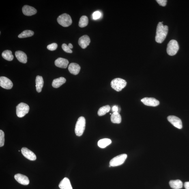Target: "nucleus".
<instances>
[{
  "instance_id": "nucleus-1",
  "label": "nucleus",
  "mask_w": 189,
  "mask_h": 189,
  "mask_svg": "<svg viewBox=\"0 0 189 189\" xmlns=\"http://www.w3.org/2000/svg\"><path fill=\"white\" fill-rule=\"evenodd\" d=\"M163 22H159L156 29V34L155 40L158 43H162L165 40L168 32V27L164 25Z\"/></svg>"
},
{
  "instance_id": "nucleus-2",
  "label": "nucleus",
  "mask_w": 189,
  "mask_h": 189,
  "mask_svg": "<svg viewBox=\"0 0 189 189\" xmlns=\"http://www.w3.org/2000/svg\"><path fill=\"white\" fill-rule=\"evenodd\" d=\"M86 123V119L83 117L81 116L78 119L75 129L77 136H81L83 134L85 129Z\"/></svg>"
},
{
  "instance_id": "nucleus-3",
  "label": "nucleus",
  "mask_w": 189,
  "mask_h": 189,
  "mask_svg": "<svg viewBox=\"0 0 189 189\" xmlns=\"http://www.w3.org/2000/svg\"><path fill=\"white\" fill-rule=\"evenodd\" d=\"M126 82L125 80L121 78H116L112 80L111 82V87L117 91H120L126 87Z\"/></svg>"
},
{
  "instance_id": "nucleus-4",
  "label": "nucleus",
  "mask_w": 189,
  "mask_h": 189,
  "mask_svg": "<svg viewBox=\"0 0 189 189\" xmlns=\"http://www.w3.org/2000/svg\"><path fill=\"white\" fill-rule=\"evenodd\" d=\"M57 21L60 25L64 27H68L72 23L70 16L66 14H63L59 16L57 18Z\"/></svg>"
},
{
  "instance_id": "nucleus-5",
  "label": "nucleus",
  "mask_w": 189,
  "mask_h": 189,
  "mask_svg": "<svg viewBox=\"0 0 189 189\" xmlns=\"http://www.w3.org/2000/svg\"><path fill=\"white\" fill-rule=\"evenodd\" d=\"M179 50L178 42L176 40H172L167 45V52L168 55L173 56L175 55Z\"/></svg>"
},
{
  "instance_id": "nucleus-6",
  "label": "nucleus",
  "mask_w": 189,
  "mask_h": 189,
  "mask_svg": "<svg viewBox=\"0 0 189 189\" xmlns=\"http://www.w3.org/2000/svg\"><path fill=\"white\" fill-rule=\"evenodd\" d=\"M29 106L24 103H20L16 107V114L19 117L22 118L29 113Z\"/></svg>"
},
{
  "instance_id": "nucleus-7",
  "label": "nucleus",
  "mask_w": 189,
  "mask_h": 189,
  "mask_svg": "<svg viewBox=\"0 0 189 189\" xmlns=\"http://www.w3.org/2000/svg\"><path fill=\"white\" fill-rule=\"evenodd\" d=\"M127 157V155L123 154L114 157L110 161V165L112 167L119 166L124 163Z\"/></svg>"
},
{
  "instance_id": "nucleus-8",
  "label": "nucleus",
  "mask_w": 189,
  "mask_h": 189,
  "mask_svg": "<svg viewBox=\"0 0 189 189\" xmlns=\"http://www.w3.org/2000/svg\"><path fill=\"white\" fill-rule=\"evenodd\" d=\"M167 119L168 121L176 128L179 129L182 128V121L179 118L175 116H170L167 117Z\"/></svg>"
},
{
  "instance_id": "nucleus-9",
  "label": "nucleus",
  "mask_w": 189,
  "mask_h": 189,
  "mask_svg": "<svg viewBox=\"0 0 189 189\" xmlns=\"http://www.w3.org/2000/svg\"><path fill=\"white\" fill-rule=\"evenodd\" d=\"M0 86L6 89H10L13 87V84L11 80L4 76L0 77Z\"/></svg>"
},
{
  "instance_id": "nucleus-10",
  "label": "nucleus",
  "mask_w": 189,
  "mask_h": 189,
  "mask_svg": "<svg viewBox=\"0 0 189 189\" xmlns=\"http://www.w3.org/2000/svg\"><path fill=\"white\" fill-rule=\"evenodd\" d=\"M141 101L145 105L151 106H156L160 104L158 100L152 97H145L141 100Z\"/></svg>"
},
{
  "instance_id": "nucleus-11",
  "label": "nucleus",
  "mask_w": 189,
  "mask_h": 189,
  "mask_svg": "<svg viewBox=\"0 0 189 189\" xmlns=\"http://www.w3.org/2000/svg\"><path fill=\"white\" fill-rule=\"evenodd\" d=\"M21 152L24 157H25L28 160L32 161H34L36 160V155L32 151L29 150L27 148H22Z\"/></svg>"
},
{
  "instance_id": "nucleus-12",
  "label": "nucleus",
  "mask_w": 189,
  "mask_h": 189,
  "mask_svg": "<svg viewBox=\"0 0 189 189\" xmlns=\"http://www.w3.org/2000/svg\"><path fill=\"white\" fill-rule=\"evenodd\" d=\"M14 178L17 182L20 184L27 185L29 183V181L28 178L26 176L18 173L14 175Z\"/></svg>"
},
{
  "instance_id": "nucleus-13",
  "label": "nucleus",
  "mask_w": 189,
  "mask_h": 189,
  "mask_svg": "<svg viewBox=\"0 0 189 189\" xmlns=\"http://www.w3.org/2000/svg\"><path fill=\"white\" fill-rule=\"evenodd\" d=\"M22 11L25 15L29 16L33 15L37 13V10L34 7L27 5L22 7Z\"/></svg>"
},
{
  "instance_id": "nucleus-14",
  "label": "nucleus",
  "mask_w": 189,
  "mask_h": 189,
  "mask_svg": "<svg viewBox=\"0 0 189 189\" xmlns=\"http://www.w3.org/2000/svg\"><path fill=\"white\" fill-rule=\"evenodd\" d=\"M90 42V39L87 35H84L80 37L78 42V44L83 49L87 48Z\"/></svg>"
},
{
  "instance_id": "nucleus-15",
  "label": "nucleus",
  "mask_w": 189,
  "mask_h": 189,
  "mask_svg": "<svg viewBox=\"0 0 189 189\" xmlns=\"http://www.w3.org/2000/svg\"><path fill=\"white\" fill-rule=\"evenodd\" d=\"M68 63L69 61L68 60L61 57L58 58L55 61V65L56 66L61 68H67Z\"/></svg>"
},
{
  "instance_id": "nucleus-16",
  "label": "nucleus",
  "mask_w": 189,
  "mask_h": 189,
  "mask_svg": "<svg viewBox=\"0 0 189 189\" xmlns=\"http://www.w3.org/2000/svg\"><path fill=\"white\" fill-rule=\"evenodd\" d=\"M68 69L70 73L76 75L79 73L81 67L77 63H72L69 65Z\"/></svg>"
},
{
  "instance_id": "nucleus-17",
  "label": "nucleus",
  "mask_w": 189,
  "mask_h": 189,
  "mask_svg": "<svg viewBox=\"0 0 189 189\" xmlns=\"http://www.w3.org/2000/svg\"><path fill=\"white\" fill-rule=\"evenodd\" d=\"M59 186L61 189H73L70 180L67 178H65L61 181Z\"/></svg>"
},
{
  "instance_id": "nucleus-18",
  "label": "nucleus",
  "mask_w": 189,
  "mask_h": 189,
  "mask_svg": "<svg viewBox=\"0 0 189 189\" xmlns=\"http://www.w3.org/2000/svg\"><path fill=\"white\" fill-rule=\"evenodd\" d=\"M15 56L18 60L22 63H27V56L24 52L22 51H17L15 52Z\"/></svg>"
},
{
  "instance_id": "nucleus-19",
  "label": "nucleus",
  "mask_w": 189,
  "mask_h": 189,
  "mask_svg": "<svg viewBox=\"0 0 189 189\" xmlns=\"http://www.w3.org/2000/svg\"><path fill=\"white\" fill-rule=\"evenodd\" d=\"M35 82H36V90L38 93H40L42 91V88L44 86L43 78L42 76H37L35 80Z\"/></svg>"
},
{
  "instance_id": "nucleus-20",
  "label": "nucleus",
  "mask_w": 189,
  "mask_h": 189,
  "mask_svg": "<svg viewBox=\"0 0 189 189\" xmlns=\"http://www.w3.org/2000/svg\"><path fill=\"white\" fill-rule=\"evenodd\" d=\"M66 80L63 77H60L54 79L52 83V86L54 88H58L66 82Z\"/></svg>"
},
{
  "instance_id": "nucleus-21",
  "label": "nucleus",
  "mask_w": 189,
  "mask_h": 189,
  "mask_svg": "<svg viewBox=\"0 0 189 189\" xmlns=\"http://www.w3.org/2000/svg\"><path fill=\"white\" fill-rule=\"evenodd\" d=\"M169 185L170 187L173 189H180L182 188L183 186V182L179 180L170 181Z\"/></svg>"
},
{
  "instance_id": "nucleus-22",
  "label": "nucleus",
  "mask_w": 189,
  "mask_h": 189,
  "mask_svg": "<svg viewBox=\"0 0 189 189\" xmlns=\"http://www.w3.org/2000/svg\"><path fill=\"white\" fill-rule=\"evenodd\" d=\"M111 122L114 123L119 124L121 123V117L119 112H114L111 116Z\"/></svg>"
},
{
  "instance_id": "nucleus-23",
  "label": "nucleus",
  "mask_w": 189,
  "mask_h": 189,
  "mask_svg": "<svg viewBox=\"0 0 189 189\" xmlns=\"http://www.w3.org/2000/svg\"><path fill=\"white\" fill-rule=\"evenodd\" d=\"M2 56L4 59L9 61H12L14 58L12 52L10 50H5L2 53Z\"/></svg>"
},
{
  "instance_id": "nucleus-24",
  "label": "nucleus",
  "mask_w": 189,
  "mask_h": 189,
  "mask_svg": "<svg viewBox=\"0 0 189 189\" xmlns=\"http://www.w3.org/2000/svg\"><path fill=\"white\" fill-rule=\"evenodd\" d=\"M111 143V140L108 138L101 139L98 142V145L101 148H104Z\"/></svg>"
},
{
  "instance_id": "nucleus-25",
  "label": "nucleus",
  "mask_w": 189,
  "mask_h": 189,
  "mask_svg": "<svg viewBox=\"0 0 189 189\" xmlns=\"http://www.w3.org/2000/svg\"><path fill=\"white\" fill-rule=\"evenodd\" d=\"M34 34V32L33 31L27 30L22 32L21 33L18 35V37L19 38H27V37L32 36Z\"/></svg>"
},
{
  "instance_id": "nucleus-26",
  "label": "nucleus",
  "mask_w": 189,
  "mask_h": 189,
  "mask_svg": "<svg viewBox=\"0 0 189 189\" xmlns=\"http://www.w3.org/2000/svg\"><path fill=\"white\" fill-rule=\"evenodd\" d=\"M110 110V107L109 105H106L102 106L99 109L98 111V115L99 116H103L109 112Z\"/></svg>"
},
{
  "instance_id": "nucleus-27",
  "label": "nucleus",
  "mask_w": 189,
  "mask_h": 189,
  "mask_svg": "<svg viewBox=\"0 0 189 189\" xmlns=\"http://www.w3.org/2000/svg\"><path fill=\"white\" fill-rule=\"evenodd\" d=\"M88 24V19L86 16H83L80 18L79 22V27H86Z\"/></svg>"
},
{
  "instance_id": "nucleus-28",
  "label": "nucleus",
  "mask_w": 189,
  "mask_h": 189,
  "mask_svg": "<svg viewBox=\"0 0 189 189\" xmlns=\"http://www.w3.org/2000/svg\"><path fill=\"white\" fill-rule=\"evenodd\" d=\"M4 133L2 130H0V147H3L4 144Z\"/></svg>"
},
{
  "instance_id": "nucleus-29",
  "label": "nucleus",
  "mask_w": 189,
  "mask_h": 189,
  "mask_svg": "<svg viewBox=\"0 0 189 189\" xmlns=\"http://www.w3.org/2000/svg\"><path fill=\"white\" fill-rule=\"evenodd\" d=\"M62 48L65 52L66 53H72V50L69 48L68 46H67L66 44H63L62 45Z\"/></svg>"
},
{
  "instance_id": "nucleus-30",
  "label": "nucleus",
  "mask_w": 189,
  "mask_h": 189,
  "mask_svg": "<svg viewBox=\"0 0 189 189\" xmlns=\"http://www.w3.org/2000/svg\"><path fill=\"white\" fill-rule=\"evenodd\" d=\"M57 45L55 43H53L51 44L48 45L47 46V48L48 50L53 51L57 49Z\"/></svg>"
},
{
  "instance_id": "nucleus-31",
  "label": "nucleus",
  "mask_w": 189,
  "mask_h": 189,
  "mask_svg": "<svg viewBox=\"0 0 189 189\" xmlns=\"http://www.w3.org/2000/svg\"><path fill=\"white\" fill-rule=\"evenodd\" d=\"M101 16V14L100 11H97L93 13V19L96 20L100 18Z\"/></svg>"
},
{
  "instance_id": "nucleus-32",
  "label": "nucleus",
  "mask_w": 189,
  "mask_h": 189,
  "mask_svg": "<svg viewBox=\"0 0 189 189\" xmlns=\"http://www.w3.org/2000/svg\"><path fill=\"white\" fill-rule=\"evenodd\" d=\"M156 1L160 5L162 6H165L167 1V0H157Z\"/></svg>"
},
{
  "instance_id": "nucleus-33",
  "label": "nucleus",
  "mask_w": 189,
  "mask_h": 189,
  "mask_svg": "<svg viewBox=\"0 0 189 189\" xmlns=\"http://www.w3.org/2000/svg\"><path fill=\"white\" fill-rule=\"evenodd\" d=\"M112 109H113V111L114 112H118L119 108L116 106H113Z\"/></svg>"
},
{
  "instance_id": "nucleus-34",
  "label": "nucleus",
  "mask_w": 189,
  "mask_h": 189,
  "mask_svg": "<svg viewBox=\"0 0 189 189\" xmlns=\"http://www.w3.org/2000/svg\"><path fill=\"white\" fill-rule=\"evenodd\" d=\"M184 185L185 189H189V181L185 182Z\"/></svg>"
},
{
  "instance_id": "nucleus-35",
  "label": "nucleus",
  "mask_w": 189,
  "mask_h": 189,
  "mask_svg": "<svg viewBox=\"0 0 189 189\" xmlns=\"http://www.w3.org/2000/svg\"><path fill=\"white\" fill-rule=\"evenodd\" d=\"M68 46L69 48H70V49H72L73 48V45L71 43L69 44Z\"/></svg>"
}]
</instances>
